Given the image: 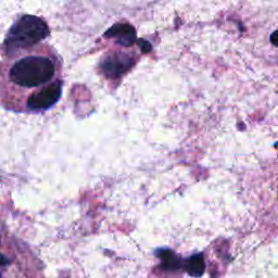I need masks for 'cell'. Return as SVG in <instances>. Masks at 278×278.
<instances>
[{
    "mask_svg": "<svg viewBox=\"0 0 278 278\" xmlns=\"http://www.w3.org/2000/svg\"><path fill=\"white\" fill-rule=\"evenodd\" d=\"M62 61L48 44L15 49L0 61V105L15 113H41L62 93Z\"/></svg>",
    "mask_w": 278,
    "mask_h": 278,
    "instance_id": "obj_1",
    "label": "cell"
},
{
    "mask_svg": "<svg viewBox=\"0 0 278 278\" xmlns=\"http://www.w3.org/2000/svg\"><path fill=\"white\" fill-rule=\"evenodd\" d=\"M45 22L36 16H23L11 27L0 51L1 55L15 49L29 47L40 44L48 35Z\"/></svg>",
    "mask_w": 278,
    "mask_h": 278,
    "instance_id": "obj_2",
    "label": "cell"
},
{
    "mask_svg": "<svg viewBox=\"0 0 278 278\" xmlns=\"http://www.w3.org/2000/svg\"><path fill=\"white\" fill-rule=\"evenodd\" d=\"M185 270L192 277L202 276L205 270L202 254H196L193 257L189 258L185 263Z\"/></svg>",
    "mask_w": 278,
    "mask_h": 278,
    "instance_id": "obj_3",
    "label": "cell"
},
{
    "mask_svg": "<svg viewBox=\"0 0 278 278\" xmlns=\"http://www.w3.org/2000/svg\"><path fill=\"white\" fill-rule=\"evenodd\" d=\"M158 254L162 262V268L165 271H176L181 268V260L174 252L170 250H162V251H159Z\"/></svg>",
    "mask_w": 278,
    "mask_h": 278,
    "instance_id": "obj_4",
    "label": "cell"
},
{
    "mask_svg": "<svg viewBox=\"0 0 278 278\" xmlns=\"http://www.w3.org/2000/svg\"><path fill=\"white\" fill-rule=\"evenodd\" d=\"M7 263V260H5V258L3 257V255L0 254V265H3Z\"/></svg>",
    "mask_w": 278,
    "mask_h": 278,
    "instance_id": "obj_5",
    "label": "cell"
}]
</instances>
